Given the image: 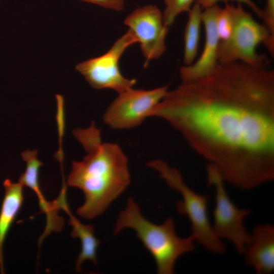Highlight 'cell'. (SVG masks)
<instances>
[{
	"instance_id": "1",
	"label": "cell",
	"mask_w": 274,
	"mask_h": 274,
	"mask_svg": "<svg viewBox=\"0 0 274 274\" xmlns=\"http://www.w3.org/2000/svg\"><path fill=\"white\" fill-rule=\"evenodd\" d=\"M151 117L168 121L219 172L245 190L274 178V72L241 62L182 81Z\"/></svg>"
},
{
	"instance_id": "2",
	"label": "cell",
	"mask_w": 274,
	"mask_h": 274,
	"mask_svg": "<svg viewBox=\"0 0 274 274\" xmlns=\"http://www.w3.org/2000/svg\"><path fill=\"white\" fill-rule=\"evenodd\" d=\"M73 132L87 154L82 161L72 162L67 183L84 193L85 201L77 210L78 215L93 219L102 215L129 185L127 158L117 144L101 142L94 122L88 128Z\"/></svg>"
},
{
	"instance_id": "3",
	"label": "cell",
	"mask_w": 274,
	"mask_h": 274,
	"mask_svg": "<svg viewBox=\"0 0 274 274\" xmlns=\"http://www.w3.org/2000/svg\"><path fill=\"white\" fill-rule=\"evenodd\" d=\"M131 228L154 258L159 274H172L178 259L183 254L195 249V239L191 234L187 237L179 236L171 217L161 224L153 223L142 214L140 207L130 197L125 209L121 211L115 224L114 234L125 228Z\"/></svg>"
},
{
	"instance_id": "4",
	"label": "cell",
	"mask_w": 274,
	"mask_h": 274,
	"mask_svg": "<svg viewBox=\"0 0 274 274\" xmlns=\"http://www.w3.org/2000/svg\"><path fill=\"white\" fill-rule=\"evenodd\" d=\"M233 19V29L229 39L220 42L218 60L220 64L241 62L255 67H266L267 58L257 52L261 43L264 44L272 57L274 36L264 24L258 22L241 3L236 6L229 4Z\"/></svg>"
},
{
	"instance_id": "5",
	"label": "cell",
	"mask_w": 274,
	"mask_h": 274,
	"mask_svg": "<svg viewBox=\"0 0 274 274\" xmlns=\"http://www.w3.org/2000/svg\"><path fill=\"white\" fill-rule=\"evenodd\" d=\"M148 166L157 171L167 185L180 193L182 199L176 204L178 212L186 216L191 223V235L205 249L215 254H223L226 247L215 233L208 210V197L199 194L185 183L180 172L160 160L149 161Z\"/></svg>"
},
{
	"instance_id": "6",
	"label": "cell",
	"mask_w": 274,
	"mask_h": 274,
	"mask_svg": "<svg viewBox=\"0 0 274 274\" xmlns=\"http://www.w3.org/2000/svg\"><path fill=\"white\" fill-rule=\"evenodd\" d=\"M207 173L208 185L214 186L216 190L213 229L219 238L231 242L238 254H244L250 241V234L244 220L251 212L234 204L226 192L224 180L213 165L208 164Z\"/></svg>"
},
{
	"instance_id": "7",
	"label": "cell",
	"mask_w": 274,
	"mask_h": 274,
	"mask_svg": "<svg viewBox=\"0 0 274 274\" xmlns=\"http://www.w3.org/2000/svg\"><path fill=\"white\" fill-rule=\"evenodd\" d=\"M135 43L136 39L128 29L105 53L77 64L75 68L94 88L124 92L132 88L136 81L122 74L119 60L127 48Z\"/></svg>"
},
{
	"instance_id": "8",
	"label": "cell",
	"mask_w": 274,
	"mask_h": 274,
	"mask_svg": "<svg viewBox=\"0 0 274 274\" xmlns=\"http://www.w3.org/2000/svg\"><path fill=\"white\" fill-rule=\"evenodd\" d=\"M167 91V86L151 90L132 87L118 93L106 110L104 121L115 129L136 127L150 117L153 109Z\"/></svg>"
},
{
	"instance_id": "9",
	"label": "cell",
	"mask_w": 274,
	"mask_h": 274,
	"mask_svg": "<svg viewBox=\"0 0 274 274\" xmlns=\"http://www.w3.org/2000/svg\"><path fill=\"white\" fill-rule=\"evenodd\" d=\"M124 23L140 44L146 59L145 66L165 52L168 27L164 24L162 13L156 6L147 5L134 10Z\"/></svg>"
},
{
	"instance_id": "10",
	"label": "cell",
	"mask_w": 274,
	"mask_h": 274,
	"mask_svg": "<svg viewBox=\"0 0 274 274\" xmlns=\"http://www.w3.org/2000/svg\"><path fill=\"white\" fill-rule=\"evenodd\" d=\"M220 7L217 4L202 11L201 20L205 29L204 47L198 59L180 70L182 81L202 77L213 72L219 64L218 50L220 43L217 27V16Z\"/></svg>"
},
{
	"instance_id": "11",
	"label": "cell",
	"mask_w": 274,
	"mask_h": 274,
	"mask_svg": "<svg viewBox=\"0 0 274 274\" xmlns=\"http://www.w3.org/2000/svg\"><path fill=\"white\" fill-rule=\"evenodd\" d=\"M37 155V150L27 149L21 153L22 159L26 162V166L24 173L20 176L18 182L24 186L29 187L35 192L38 197L42 212L46 215V226L43 235L40 238V243L42 239L52 231H60L63 224V220L58 215L60 208L57 199L53 202H48L41 191L39 175L40 168L44 164L38 159Z\"/></svg>"
},
{
	"instance_id": "12",
	"label": "cell",
	"mask_w": 274,
	"mask_h": 274,
	"mask_svg": "<svg viewBox=\"0 0 274 274\" xmlns=\"http://www.w3.org/2000/svg\"><path fill=\"white\" fill-rule=\"evenodd\" d=\"M245 262L256 273L268 274L274 270V226L257 225L250 234V241L244 252Z\"/></svg>"
},
{
	"instance_id": "13",
	"label": "cell",
	"mask_w": 274,
	"mask_h": 274,
	"mask_svg": "<svg viewBox=\"0 0 274 274\" xmlns=\"http://www.w3.org/2000/svg\"><path fill=\"white\" fill-rule=\"evenodd\" d=\"M5 194L0 211V270L4 273L3 245L7 235L24 200L23 187L19 182L7 179L3 183Z\"/></svg>"
},
{
	"instance_id": "14",
	"label": "cell",
	"mask_w": 274,
	"mask_h": 274,
	"mask_svg": "<svg viewBox=\"0 0 274 274\" xmlns=\"http://www.w3.org/2000/svg\"><path fill=\"white\" fill-rule=\"evenodd\" d=\"M60 209H63L70 217L68 223L73 227L71 236L79 238L81 244V250L76 261V270L81 271V266L86 260H90L94 264L97 263V249L100 241L94 236V229L92 225L84 224L70 212L66 198L60 201Z\"/></svg>"
},
{
	"instance_id": "15",
	"label": "cell",
	"mask_w": 274,
	"mask_h": 274,
	"mask_svg": "<svg viewBox=\"0 0 274 274\" xmlns=\"http://www.w3.org/2000/svg\"><path fill=\"white\" fill-rule=\"evenodd\" d=\"M202 11V8L196 2L188 12V19L184 35L183 60L186 65L194 62L198 52Z\"/></svg>"
},
{
	"instance_id": "16",
	"label": "cell",
	"mask_w": 274,
	"mask_h": 274,
	"mask_svg": "<svg viewBox=\"0 0 274 274\" xmlns=\"http://www.w3.org/2000/svg\"><path fill=\"white\" fill-rule=\"evenodd\" d=\"M165 9L162 13L164 24L170 27L182 13L188 12L195 0H163Z\"/></svg>"
},
{
	"instance_id": "17",
	"label": "cell",
	"mask_w": 274,
	"mask_h": 274,
	"mask_svg": "<svg viewBox=\"0 0 274 274\" xmlns=\"http://www.w3.org/2000/svg\"><path fill=\"white\" fill-rule=\"evenodd\" d=\"M216 23L220 42L226 41L231 36L233 24L229 4L226 3L223 8H220Z\"/></svg>"
},
{
	"instance_id": "18",
	"label": "cell",
	"mask_w": 274,
	"mask_h": 274,
	"mask_svg": "<svg viewBox=\"0 0 274 274\" xmlns=\"http://www.w3.org/2000/svg\"><path fill=\"white\" fill-rule=\"evenodd\" d=\"M220 1H228V0H197V2L199 4L201 8L203 9L212 7ZM238 2L239 3H243L249 6L259 17L262 18L263 12L254 2L251 0H234Z\"/></svg>"
},
{
	"instance_id": "19",
	"label": "cell",
	"mask_w": 274,
	"mask_h": 274,
	"mask_svg": "<svg viewBox=\"0 0 274 274\" xmlns=\"http://www.w3.org/2000/svg\"><path fill=\"white\" fill-rule=\"evenodd\" d=\"M262 19L272 36H274V0H266Z\"/></svg>"
},
{
	"instance_id": "20",
	"label": "cell",
	"mask_w": 274,
	"mask_h": 274,
	"mask_svg": "<svg viewBox=\"0 0 274 274\" xmlns=\"http://www.w3.org/2000/svg\"><path fill=\"white\" fill-rule=\"evenodd\" d=\"M94 4L104 8L117 11H122L124 8V0H81Z\"/></svg>"
}]
</instances>
